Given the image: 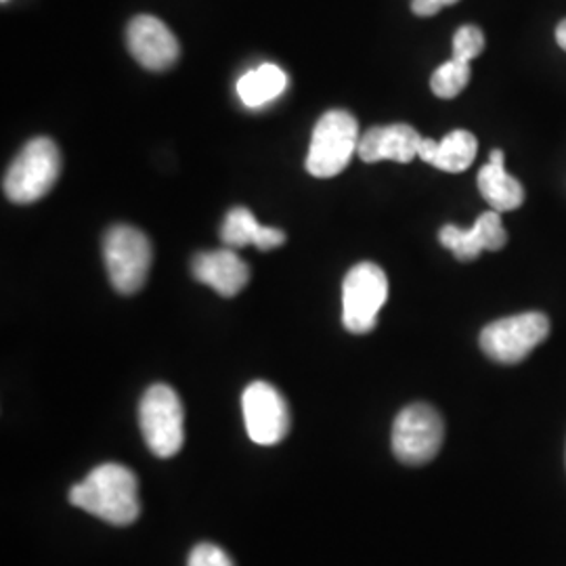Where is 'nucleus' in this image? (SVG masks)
I'll return each mask as SVG.
<instances>
[{"mask_svg": "<svg viewBox=\"0 0 566 566\" xmlns=\"http://www.w3.org/2000/svg\"><path fill=\"white\" fill-rule=\"evenodd\" d=\"M70 504L109 525H130L142 514L139 481L126 465H97L84 481L70 489Z\"/></svg>", "mask_w": 566, "mask_h": 566, "instance_id": "nucleus-1", "label": "nucleus"}, {"mask_svg": "<svg viewBox=\"0 0 566 566\" xmlns=\"http://www.w3.org/2000/svg\"><path fill=\"white\" fill-rule=\"evenodd\" d=\"M61 154L57 145L39 137L25 143L9 166L2 189L13 203H34L42 200L60 179Z\"/></svg>", "mask_w": 566, "mask_h": 566, "instance_id": "nucleus-2", "label": "nucleus"}, {"mask_svg": "<svg viewBox=\"0 0 566 566\" xmlns=\"http://www.w3.org/2000/svg\"><path fill=\"white\" fill-rule=\"evenodd\" d=\"M359 124L346 109H329L315 124L306 170L311 177L332 179L340 175L359 149Z\"/></svg>", "mask_w": 566, "mask_h": 566, "instance_id": "nucleus-3", "label": "nucleus"}, {"mask_svg": "<svg viewBox=\"0 0 566 566\" xmlns=\"http://www.w3.org/2000/svg\"><path fill=\"white\" fill-rule=\"evenodd\" d=\"M103 261L109 282L124 296L142 290L154 261L147 235L130 224H114L103 238Z\"/></svg>", "mask_w": 566, "mask_h": 566, "instance_id": "nucleus-4", "label": "nucleus"}, {"mask_svg": "<svg viewBox=\"0 0 566 566\" xmlns=\"http://www.w3.org/2000/svg\"><path fill=\"white\" fill-rule=\"evenodd\" d=\"M139 426L154 455H177L185 443V411L179 395L166 385L147 388L139 403Z\"/></svg>", "mask_w": 566, "mask_h": 566, "instance_id": "nucleus-5", "label": "nucleus"}, {"mask_svg": "<svg viewBox=\"0 0 566 566\" xmlns=\"http://www.w3.org/2000/svg\"><path fill=\"white\" fill-rule=\"evenodd\" d=\"M443 439V418L430 405L405 407L392 424V453L407 465H422L434 460Z\"/></svg>", "mask_w": 566, "mask_h": 566, "instance_id": "nucleus-6", "label": "nucleus"}, {"mask_svg": "<svg viewBox=\"0 0 566 566\" xmlns=\"http://www.w3.org/2000/svg\"><path fill=\"white\" fill-rule=\"evenodd\" d=\"M388 298V277L374 263L355 264L343 282V324L350 334H369Z\"/></svg>", "mask_w": 566, "mask_h": 566, "instance_id": "nucleus-7", "label": "nucleus"}, {"mask_svg": "<svg viewBox=\"0 0 566 566\" xmlns=\"http://www.w3.org/2000/svg\"><path fill=\"white\" fill-rule=\"evenodd\" d=\"M549 336V319L544 313H521L486 325L481 348L497 364H521Z\"/></svg>", "mask_w": 566, "mask_h": 566, "instance_id": "nucleus-8", "label": "nucleus"}, {"mask_svg": "<svg viewBox=\"0 0 566 566\" xmlns=\"http://www.w3.org/2000/svg\"><path fill=\"white\" fill-rule=\"evenodd\" d=\"M242 411L248 437L256 446H277L290 432V407L282 392L269 382L256 380L243 390Z\"/></svg>", "mask_w": 566, "mask_h": 566, "instance_id": "nucleus-9", "label": "nucleus"}, {"mask_svg": "<svg viewBox=\"0 0 566 566\" xmlns=\"http://www.w3.org/2000/svg\"><path fill=\"white\" fill-rule=\"evenodd\" d=\"M126 44L137 63L149 72H164L172 67L181 55L177 36L154 15H137L128 23Z\"/></svg>", "mask_w": 566, "mask_h": 566, "instance_id": "nucleus-10", "label": "nucleus"}, {"mask_svg": "<svg viewBox=\"0 0 566 566\" xmlns=\"http://www.w3.org/2000/svg\"><path fill=\"white\" fill-rule=\"evenodd\" d=\"M439 240L458 261H474L481 252H497L507 243V233L497 210L483 212L470 229L446 224Z\"/></svg>", "mask_w": 566, "mask_h": 566, "instance_id": "nucleus-11", "label": "nucleus"}, {"mask_svg": "<svg viewBox=\"0 0 566 566\" xmlns=\"http://www.w3.org/2000/svg\"><path fill=\"white\" fill-rule=\"evenodd\" d=\"M420 133L409 124H388L374 126L359 139L357 156L367 164L392 163L409 164L420 154Z\"/></svg>", "mask_w": 566, "mask_h": 566, "instance_id": "nucleus-12", "label": "nucleus"}, {"mask_svg": "<svg viewBox=\"0 0 566 566\" xmlns=\"http://www.w3.org/2000/svg\"><path fill=\"white\" fill-rule=\"evenodd\" d=\"M193 277L203 285H210L223 298H233L250 282V269L242 259L231 250L202 252L191 263Z\"/></svg>", "mask_w": 566, "mask_h": 566, "instance_id": "nucleus-13", "label": "nucleus"}, {"mask_svg": "<svg viewBox=\"0 0 566 566\" xmlns=\"http://www.w3.org/2000/svg\"><path fill=\"white\" fill-rule=\"evenodd\" d=\"M479 189L483 193L486 203L497 210L507 212L516 210L525 202V189L506 170V156L502 149H493L489 156V163L479 172Z\"/></svg>", "mask_w": 566, "mask_h": 566, "instance_id": "nucleus-14", "label": "nucleus"}, {"mask_svg": "<svg viewBox=\"0 0 566 566\" xmlns=\"http://www.w3.org/2000/svg\"><path fill=\"white\" fill-rule=\"evenodd\" d=\"M476 151H479V142L472 133L453 130L441 142L422 139L418 158L446 172H464L474 163Z\"/></svg>", "mask_w": 566, "mask_h": 566, "instance_id": "nucleus-15", "label": "nucleus"}, {"mask_svg": "<svg viewBox=\"0 0 566 566\" xmlns=\"http://www.w3.org/2000/svg\"><path fill=\"white\" fill-rule=\"evenodd\" d=\"M221 240L227 248H245V245H256L259 250L269 252L275 250L285 243V233L282 229L275 227H264L254 219V214L248 208H233L223 227H221Z\"/></svg>", "mask_w": 566, "mask_h": 566, "instance_id": "nucleus-16", "label": "nucleus"}, {"mask_svg": "<svg viewBox=\"0 0 566 566\" xmlns=\"http://www.w3.org/2000/svg\"><path fill=\"white\" fill-rule=\"evenodd\" d=\"M285 88L287 76L275 63H263L261 67L243 74L238 82V95L248 107H263L277 99Z\"/></svg>", "mask_w": 566, "mask_h": 566, "instance_id": "nucleus-17", "label": "nucleus"}, {"mask_svg": "<svg viewBox=\"0 0 566 566\" xmlns=\"http://www.w3.org/2000/svg\"><path fill=\"white\" fill-rule=\"evenodd\" d=\"M472 76V70H470V63L465 61L451 60L446 61L441 67L434 70L432 78H430V86H432V93L441 99H453L458 97Z\"/></svg>", "mask_w": 566, "mask_h": 566, "instance_id": "nucleus-18", "label": "nucleus"}, {"mask_svg": "<svg viewBox=\"0 0 566 566\" xmlns=\"http://www.w3.org/2000/svg\"><path fill=\"white\" fill-rule=\"evenodd\" d=\"M485 51V34L476 25H462L453 36V60L470 61Z\"/></svg>", "mask_w": 566, "mask_h": 566, "instance_id": "nucleus-19", "label": "nucleus"}, {"mask_svg": "<svg viewBox=\"0 0 566 566\" xmlns=\"http://www.w3.org/2000/svg\"><path fill=\"white\" fill-rule=\"evenodd\" d=\"M187 566H233V560L221 547L212 546V544H200V546L191 549Z\"/></svg>", "mask_w": 566, "mask_h": 566, "instance_id": "nucleus-20", "label": "nucleus"}, {"mask_svg": "<svg viewBox=\"0 0 566 566\" xmlns=\"http://www.w3.org/2000/svg\"><path fill=\"white\" fill-rule=\"evenodd\" d=\"M458 0H413L411 2V9L416 15L420 18H430V15H437L441 9L455 4Z\"/></svg>", "mask_w": 566, "mask_h": 566, "instance_id": "nucleus-21", "label": "nucleus"}, {"mask_svg": "<svg viewBox=\"0 0 566 566\" xmlns=\"http://www.w3.org/2000/svg\"><path fill=\"white\" fill-rule=\"evenodd\" d=\"M556 42L560 44V49H565L566 51V20L560 21L558 28H556Z\"/></svg>", "mask_w": 566, "mask_h": 566, "instance_id": "nucleus-22", "label": "nucleus"}]
</instances>
